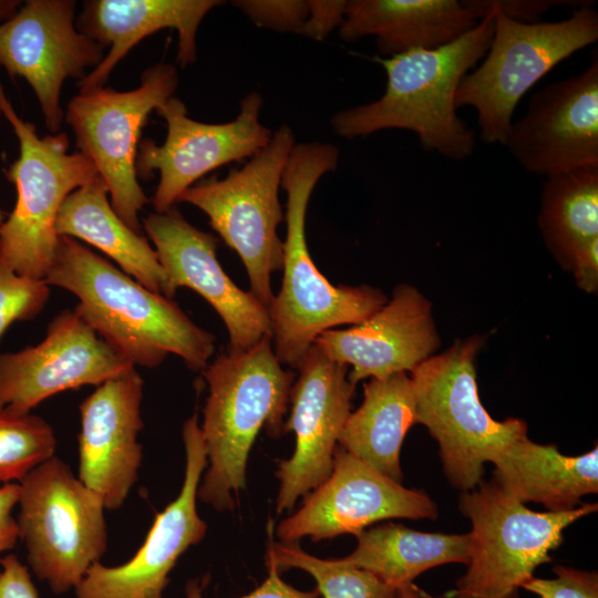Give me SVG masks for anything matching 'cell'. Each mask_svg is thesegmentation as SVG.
Segmentation results:
<instances>
[{"instance_id": "1", "label": "cell", "mask_w": 598, "mask_h": 598, "mask_svg": "<svg viewBox=\"0 0 598 598\" xmlns=\"http://www.w3.org/2000/svg\"><path fill=\"white\" fill-rule=\"evenodd\" d=\"M45 282L79 298L73 309L134 367L155 368L176 354L203 371L215 337L173 300L154 292L73 238L59 236Z\"/></svg>"}, {"instance_id": "2", "label": "cell", "mask_w": 598, "mask_h": 598, "mask_svg": "<svg viewBox=\"0 0 598 598\" xmlns=\"http://www.w3.org/2000/svg\"><path fill=\"white\" fill-rule=\"evenodd\" d=\"M330 143L295 144L280 186L287 193L282 283L269 308L271 342L281 364L297 369L316 338L340 324H357L381 309L386 296L365 285L333 286L315 265L306 240V214L319 179L338 166Z\"/></svg>"}, {"instance_id": "3", "label": "cell", "mask_w": 598, "mask_h": 598, "mask_svg": "<svg viewBox=\"0 0 598 598\" xmlns=\"http://www.w3.org/2000/svg\"><path fill=\"white\" fill-rule=\"evenodd\" d=\"M494 32L487 12L457 40L432 50H414L374 60L386 73L383 95L371 103L338 112L331 118L341 137H364L383 130L415 133L422 147L450 159L474 150V132L456 114L455 94L462 79L484 58Z\"/></svg>"}, {"instance_id": "4", "label": "cell", "mask_w": 598, "mask_h": 598, "mask_svg": "<svg viewBox=\"0 0 598 598\" xmlns=\"http://www.w3.org/2000/svg\"><path fill=\"white\" fill-rule=\"evenodd\" d=\"M208 396L200 426L207 471L197 497L217 511L235 506L234 494L246 487L251 446L265 427L270 436L285 432L295 373L275 354L271 337L241 352H223L203 370Z\"/></svg>"}, {"instance_id": "5", "label": "cell", "mask_w": 598, "mask_h": 598, "mask_svg": "<svg viewBox=\"0 0 598 598\" xmlns=\"http://www.w3.org/2000/svg\"><path fill=\"white\" fill-rule=\"evenodd\" d=\"M463 2L478 21L491 11L494 32L485 59L462 79L455 105L476 111L484 142L504 145L522 96L561 61L597 41L598 12L590 2L561 21L523 23L486 0Z\"/></svg>"}, {"instance_id": "6", "label": "cell", "mask_w": 598, "mask_h": 598, "mask_svg": "<svg viewBox=\"0 0 598 598\" xmlns=\"http://www.w3.org/2000/svg\"><path fill=\"white\" fill-rule=\"evenodd\" d=\"M458 508L472 523L467 570L445 598H518L536 568L551 561L564 530L598 505L534 512L494 481H482L477 489L461 493Z\"/></svg>"}, {"instance_id": "7", "label": "cell", "mask_w": 598, "mask_h": 598, "mask_svg": "<svg viewBox=\"0 0 598 598\" xmlns=\"http://www.w3.org/2000/svg\"><path fill=\"white\" fill-rule=\"evenodd\" d=\"M483 338L456 341L411 371L416 423L437 441L450 484L466 492L483 481L484 464L509 443L527 434L525 421H495L483 406L475 358Z\"/></svg>"}, {"instance_id": "8", "label": "cell", "mask_w": 598, "mask_h": 598, "mask_svg": "<svg viewBox=\"0 0 598 598\" xmlns=\"http://www.w3.org/2000/svg\"><path fill=\"white\" fill-rule=\"evenodd\" d=\"M0 111L20 145L18 159L4 172L17 188V203L0 225V257L19 275L44 280L59 244L55 221L61 205L99 173L81 152H68L65 133L40 137L34 124L17 114L1 84Z\"/></svg>"}, {"instance_id": "9", "label": "cell", "mask_w": 598, "mask_h": 598, "mask_svg": "<svg viewBox=\"0 0 598 598\" xmlns=\"http://www.w3.org/2000/svg\"><path fill=\"white\" fill-rule=\"evenodd\" d=\"M288 125L272 132L269 143L225 178L216 176L187 188L178 202L203 210L213 229L240 257L250 292L268 309L274 293L271 275L282 269V241L277 227L283 220L279 187L295 146Z\"/></svg>"}, {"instance_id": "10", "label": "cell", "mask_w": 598, "mask_h": 598, "mask_svg": "<svg viewBox=\"0 0 598 598\" xmlns=\"http://www.w3.org/2000/svg\"><path fill=\"white\" fill-rule=\"evenodd\" d=\"M19 538L34 575L56 595L75 588L106 550L102 498L52 456L20 483Z\"/></svg>"}, {"instance_id": "11", "label": "cell", "mask_w": 598, "mask_h": 598, "mask_svg": "<svg viewBox=\"0 0 598 598\" xmlns=\"http://www.w3.org/2000/svg\"><path fill=\"white\" fill-rule=\"evenodd\" d=\"M177 83L176 68L159 63L144 71L138 87L118 92L103 86L80 93L65 113L80 152L109 188L113 209L140 235V212L150 200L137 182V144L148 115L174 96Z\"/></svg>"}, {"instance_id": "12", "label": "cell", "mask_w": 598, "mask_h": 598, "mask_svg": "<svg viewBox=\"0 0 598 598\" xmlns=\"http://www.w3.org/2000/svg\"><path fill=\"white\" fill-rule=\"evenodd\" d=\"M262 97L250 92L240 102L237 117L221 124L197 122L187 116L185 104L169 97L156 112L166 121L162 145L141 143L136 174L142 178L159 172L152 203L157 213L174 207L181 195L203 176L228 163L252 157L270 141L272 132L259 121Z\"/></svg>"}, {"instance_id": "13", "label": "cell", "mask_w": 598, "mask_h": 598, "mask_svg": "<svg viewBox=\"0 0 598 598\" xmlns=\"http://www.w3.org/2000/svg\"><path fill=\"white\" fill-rule=\"evenodd\" d=\"M72 0H28L0 23V69L27 80L37 95L47 128L60 133L63 82L82 80L104 58L101 43L74 25Z\"/></svg>"}, {"instance_id": "14", "label": "cell", "mask_w": 598, "mask_h": 598, "mask_svg": "<svg viewBox=\"0 0 598 598\" xmlns=\"http://www.w3.org/2000/svg\"><path fill=\"white\" fill-rule=\"evenodd\" d=\"M436 504L421 489L406 488L337 446L330 476L303 497L301 507L277 527L281 543L358 535L390 518L434 519Z\"/></svg>"}, {"instance_id": "15", "label": "cell", "mask_w": 598, "mask_h": 598, "mask_svg": "<svg viewBox=\"0 0 598 598\" xmlns=\"http://www.w3.org/2000/svg\"><path fill=\"white\" fill-rule=\"evenodd\" d=\"M289 395L285 432L296 436L295 452L279 463L277 512L291 511L299 497L319 487L331 474L333 454L349 416L355 385L348 365L329 359L315 343L297 367Z\"/></svg>"}, {"instance_id": "16", "label": "cell", "mask_w": 598, "mask_h": 598, "mask_svg": "<svg viewBox=\"0 0 598 598\" xmlns=\"http://www.w3.org/2000/svg\"><path fill=\"white\" fill-rule=\"evenodd\" d=\"M133 368L74 310L65 309L48 324L40 343L0 353V406L30 413L56 393L97 386Z\"/></svg>"}, {"instance_id": "17", "label": "cell", "mask_w": 598, "mask_h": 598, "mask_svg": "<svg viewBox=\"0 0 598 598\" xmlns=\"http://www.w3.org/2000/svg\"><path fill=\"white\" fill-rule=\"evenodd\" d=\"M142 227L164 270L162 295L173 299L181 287L199 293L227 328L228 352L246 351L271 337L268 309L227 276L217 260V239L212 234L189 224L175 206L148 214Z\"/></svg>"}, {"instance_id": "18", "label": "cell", "mask_w": 598, "mask_h": 598, "mask_svg": "<svg viewBox=\"0 0 598 598\" xmlns=\"http://www.w3.org/2000/svg\"><path fill=\"white\" fill-rule=\"evenodd\" d=\"M186 454L184 482L176 499L156 514L140 549L125 564H93L74 588L78 598H162L179 556L198 544L207 530L196 509L202 474L207 464L197 414L183 424Z\"/></svg>"}, {"instance_id": "19", "label": "cell", "mask_w": 598, "mask_h": 598, "mask_svg": "<svg viewBox=\"0 0 598 598\" xmlns=\"http://www.w3.org/2000/svg\"><path fill=\"white\" fill-rule=\"evenodd\" d=\"M504 145L533 174L598 166L597 56L581 73L534 93Z\"/></svg>"}, {"instance_id": "20", "label": "cell", "mask_w": 598, "mask_h": 598, "mask_svg": "<svg viewBox=\"0 0 598 598\" xmlns=\"http://www.w3.org/2000/svg\"><path fill=\"white\" fill-rule=\"evenodd\" d=\"M143 379L135 368L96 386L80 404L79 480L106 509L120 508L138 477Z\"/></svg>"}, {"instance_id": "21", "label": "cell", "mask_w": 598, "mask_h": 598, "mask_svg": "<svg viewBox=\"0 0 598 598\" xmlns=\"http://www.w3.org/2000/svg\"><path fill=\"white\" fill-rule=\"evenodd\" d=\"M329 359L351 365L349 381L411 372L440 347L431 302L413 286L400 285L364 321L326 330L313 342Z\"/></svg>"}, {"instance_id": "22", "label": "cell", "mask_w": 598, "mask_h": 598, "mask_svg": "<svg viewBox=\"0 0 598 598\" xmlns=\"http://www.w3.org/2000/svg\"><path fill=\"white\" fill-rule=\"evenodd\" d=\"M218 0H90L78 18V30L110 50L101 63L78 82L80 93L103 87L115 65L144 38L166 28L178 32L177 61L196 59V33Z\"/></svg>"}, {"instance_id": "23", "label": "cell", "mask_w": 598, "mask_h": 598, "mask_svg": "<svg viewBox=\"0 0 598 598\" xmlns=\"http://www.w3.org/2000/svg\"><path fill=\"white\" fill-rule=\"evenodd\" d=\"M477 22L457 0H350L339 34L346 42L373 35L379 53L389 58L446 45Z\"/></svg>"}, {"instance_id": "24", "label": "cell", "mask_w": 598, "mask_h": 598, "mask_svg": "<svg viewBox=\"0 0 598 598\" xmlns=\"http://www.w3.org/2000/svg\"><path fill=\"white\" fill-rule=\"evenodd\" d=\"M494 482L522 503L543 504L549 512L580 506L581 498L598 492V447L567 456L555 444L543 445L523 435L491 462Z\"/></svg>"}, {"instance_id": "25", "label": "cell", "mask_w": 598, "mask_h": 598, "mask_svg": "<svg viewBox=\"0 0 598 598\" xmlns=\"http://www.w3.org/2000/svg\"><path fill=\"white\" fill-rule=\"evenodd\" d=\"M107 194L100 175L72 192L56 216L58 236L78 238L96 247L126 275L162 295L165 275L155 249L118 217Z\"/></svg>"}, {"instance_id": "26", "label": "cell", "mask_w": 598, "mask_h": 598, "mask_svg": "<svg viewBox=\"0 0 598 598\" xmlns=\"http://www.w3.org/2000/svg\"><path fill=\"white\" fill-rule=\"evenodd\" d=\"M414 424L416 413L411 378L401 372L384 379H370L364 384L363 402L349 414L338 443L381 474L401 483V447Z\"/></svg>"}, {"instance_id": "27", "label": "cell", "mask_w": 598, "mask_h": 598, "mask_svg": "<svg viewBox=\"0 0 598 598\" xmlns=\"http://www.w3.org/2000/svg\"><path fill=\"white\" fill-rule=\"evenodd\" d=\"M357 538L355 549L341 561L370 571L395 588L413 582L431 568L468 563V533H424L384 523L363 529Z\"/></svg>"}, {"instance_id": "28", "label": "cell", "mask_w": 598, "mask_h": 598, "mask_svg": "<svg viewBox=\"0 0 598 598\" xmlns=\"http://www.w3.org/2000/svg\"><path fill=\"white\" fill-rule=\"evenodd\" d=\"M539 228L566 266L578 249L598 238V166L546 176Z\"/></svg>"}, {"instance_id": "29", "label": "cell", "mask_w": 598, "mask_h": 598, "mask_svg": "<svg viewBox=\"0 0 598 598\" xmlns=\"http://www.w3.org/2000/svg\"><path fill=\"white\" fill-rule=\"evenodd\" d=\"M266 560L279 570L299 568L312 576L322 598H398L392 587L364 569L341 559H322L303 551L296 543L270 542Z\"/></svg>"}, {"instance_id": "30", "label": "cell", "mask_w": 598, "mask_h": 598, "mask_svg": "<svg viewBox=\"0 0 598 598\" xmlns=\"http://www.w3.org/2000/svg\"><path fill=\"white\" fill-rule=\"evenodd\" d=\"M55 446L53 429L45 420L0 406V482H21L54 456Z\"/></svg>"}, {"instance_id": "31", "label": "cell", "mask_w": 598, "mask_h": 598, "mask_svg": "<svg viewBox=\"0 0 598 598\" xmlns=\"http://www.w3.org/2000/svg\"><path fill=\"white\" fill-rule=\"evenodd\" d=\"M49 296L45 280L19 275L0 257V340L13 322L39 315Z\"/></svg>"}, {"instance_id": "32", "label": "cell", "mask_w": 598, "mask_h": 598, "mask_svg": "<svg viewBox=\"0 0 598 598\" xmlns=\"http://www.w3.org/2000/svg\"><path fill=\"white\" fill-rule=\"evenodd\" d=\"M233 4L257 27L297 34L310 13L309 0H237Z\"/></svg>"}, {"instance_id": "33", "label": "cell", "mask_w": 598, "mask_h": 598, "mask_svg": "<svg viewBox=\"0 0 598 598\" xmlns=\"http://www.w3.org/2000/svg\"><path fill=\"white\" fill-rule=\"evenodd\" d=\"M556 577L530 578L522 588L539 598H598V575L567 566L553 568Z\"/></svg>"}, {"instance_id": "34", "label": "cell", "mask_w": 598, "mask_h": 598, "mask_svg": "<svg viewBox=\"0 0 598 598\" xmlns=\"http://www.w3.org/2000/svg\"><path fill=\"white\" fill-rule=\"evenodd\" d=\"M347 1L309 0L310 13L298 34L317 40H324L343 21Z\"/></svg>"}, {"instance_id": "35", "label": "cell", "mask_w": 598, "mask_h": 598, "mask_svg": "<svg viewBox=\"0 0 598 598\" xmlns=\"http://www.w3.org/2000/svg\"><path fill=\"white\" fill-rule=\"evenodd\" d=\"M267 578L254 591L239 598H322L317 589L310 591L299 590L287 584L280 577L276 564L266 560ZM186 598H204L196 584H189Z\"/></svg>"}, {"instance_id": "36", "label": "cell", "mask_w": 598, "mask_h": 598, "mask_svg": "<svg viewBox=\"0 0 598 598\" xmlns=\"http://www.w3.org/2000/svg\"><path fill=\"white\" fill-rule=\"evenodd\" d=\"M0 598H39L28 568L17 556L8 555L1 559Z\"/></svg>"}, {"instance_id": "37", "label": "cell", "mask_w": 598, "mask_h": 598, "mask_svg": "<svg viewBox=\"0 0 598 598\" xmlns=\"http://www.w3.org/2000/svg\"><path fill=\"white\" fill-rule=\"evenodd\" d=\"M486 2L505 17L523 23L540 22L542 17L551 7L579 3V1L551 0H486Z\"/></svg>"}, {"instance_id": "38", "label": "cell", "mask_w": 598, "mask_h": 598, "mask_svg": "<svg viewBox=\"0 0 598 598\" xmlns=\"http://www.w3.org/2000/svg\"><path fill=\"white\" fill-rule=\"evenodd\" d=\"M567 268L574 272L577 286L586 292H597L598 288V238L578 249Z\"/></svg>"}, {"instance_id": "39", "label": "cell", "mask_w": 598, "mask_h": 598, "mask_svg": "<svg viewBox=\"0 0 598 598\" xmlns=\"http://www.w3.org/2000/svg\"><path fill=\"white\" fill-rule=\"evenodd\" d=\"M19 494L20 484L7 483L0 487V555L13 548L19 539L18 523L11 514Z\"/></svg>"}, {"instance_id": "40", "label": "cell", "mask_w": 598, "mask_h": 598, "mask_svg": "<svg viewBox=\"0 0 598 598\" xmlns=\"http://www.w3.org/2000/svg\"><path fill=\"white\" fill-rule=\"evenodd\" d=\"M398 598H430V596L410 582L398 588Z\"/></svg>"}, {"instance_id": "41", "label": "cell", "mask_w": 598, "mask_h": 598, "mask_svg": "<svg viewBox=\"0 0 598 598\" xmlns=\"http://www.w3.org/2000/svg\"><path fill=\"white\" fill-rule=\"evenodd\" d=\"M20 6L19 0H0V23L10 19Z\"/></svg>"}, {"instance_id": "42", "label": "cell", "mask_w": 598, "mask_h": 598, "mask_svg": "<svg viewBox=\"0 0 598 598\" xmlns=\"http://www.w3.org/2000/svg\"><path fill=\"white\" fill-rule=\"evenodd\" d=\"M1 115L2 114H1V111H0V120H1ZM4 216H6V214L0 209V225L3 223Z\"/></svg>"}]
</instances>
